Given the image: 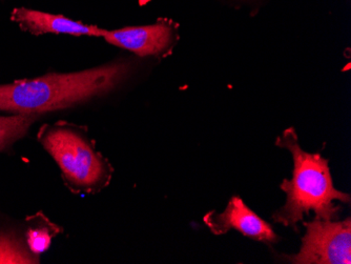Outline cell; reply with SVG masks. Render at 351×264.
<instances>
[{
	"label": "cell",
	"instance_id": "obj_1",
	"mask_svg": "<svg viewBox=\"0 0 351 264\" xmlns=\"http://www.w3.org/2000/svg\"><path fill=\"white\" fill-rule=\"evenodd\" d=\"M131 71L128 62H114L80 72L51 73L35 80L0 84V112L38 114L71 108L117 88Z\"/></svg>",
	"mask_w": 351,
	"mask_h": 264
},
{
	"label": "cell",
	"instance_id": "obj_2",
	"mask_svg": "<svg viewBox=\"0 0 351 264\" xmlns=\"http://www.w3.org/2000/svg\"><path fill=\"white\" fill-rule=\"evenodd\" d=\"M276 145L287 149L293 157L291 180H284L281 189L286 193V204L274 214L278 224L297 228L298 222L311 212L321 220L336 219L341 208L333 204L339 200L350 204V196L333 187L328 160L320 154H309L300 147L297 133L291 128L277 138Z\"/></svg>",
	"mask_w": 351,
	"mask_h": 264
},
{
	"label": "cell",
	"instance_id": "obj_3",
	"mask_svg": "<svg viewBox=\"0 0 351 264\" xmlns=\"http://www.w3.org/2000/svg\"><path fill=\"white\" fill-rule=\"evenodd\" d=\"M38 139L56 161L63 180L72 192L90 194L110 183V163L74 128L59 123L45 127L39 132Z\"/></svg>",
	"mask_w": 351,
	"mask_h": 264
},
{
	"label": "cell",
	"instance_id": "obj_4",
	"mask_svg": "<svg viewBox=\"0 0 351 264\" xmlns=\"http://www.w3.org/2000/svg\"><path fill=\"white\" fill-rule=\"evenodd\" d=\"M306 234L302 239L301 251L289 256L291 263L350 264L351 221H332L315 218L305 222Z\"/></svg>",
	"mask_w": 351,
	"mask_h": 264
},
{
	"label": "cell",
	"instance_id": "obj_5",
	"mask_svg": "<svg viewBox=\"0 0 351 264\" xmlns=\"http://www.w3.org/2000/svg\"><path fill=\"white\" fill-rule=\"evenodd\" d=\"M101 37L110 45L142 57L167 56L177 39L176 27L169 25V21H158L156 25L141 27H122L114 31L104 29Z\"/></svg>",
	"mask_w": 351,
	"mask_h": 264
},
{
	"label": "cell",
	"instance_id": "obj_6",
	"mask_svg": "<svg viewBox=\"0 0 351 264\" xmlns=\"http://www.w3.org/2000/svg\"><path fill=\"white\" fill-rule=\"evenodd\" d=\"M204 222L215 235L236 230L246 237L265 243H274L279 239L270 224L250 210L240 197H232L221 214L213 211L205 215Z\"/></svg>",
	"mask_w": 351,
	"mask_h": 264
},
{
	"label": "cell",
	"instance_id": "obj_7",
	"mask_svg": "<svg viewBox=\"0 0 351 264\" xmlns=\"http://www.w3.org/2000/svg\"><path fill=\"white\" fill-rule=\"evenodd\" d=\"M11 19L19 23L23 31L31 34H64L72 36L101 37L104 29L97 25H86L72 21L62 15L45 13L27 8H16L12 12Z\"/></svg>",
	"mask_w": 351,
	"mask_h": 264
},
{
	"label": "cell",
	"instance_id": "obj_8",
	"mask_svg": "<svg viewBox=\"0 0 351 264\" xmlns=\"http://www.w3.org/2000/svg\"><path fill=\"white\" fill-rule=\"evenodd\" d=\"M27 224L29 230L27 232V243L29 252L35 256L47 251L50 248L53 237L61 232L59 226L52 224L41 213L27 218Z\"/></svg>",
	"mask_w": 351,
	"mask_h": 264
},
{
	"label": "cell",
	"instance_id": "obj_9",
	"mask_svg": "<svg viewBox=\"0 0 351 264\" xmlns=\"http://www.w3.org/2000/svg\"><path fill=\"white\" fill-rule=\"evenodd\" d=\"M38 114L0 116V152L25 137L32 124L39 119Z\"/></svg>",
	"mask_w": 351,
	"mask_h": 264
},
{
	"label": "cell",
	"instance_id": "obj_10",
	"mask_svg": "<svg viewBox=\"0 0 351 264\" xmlns=\"http://www.w3.org/2000/svg\"><path fill=\"white\" fill-rule=\"evenodd\" d=\"M38 258L29 255L17 238L0 234V263H38Z\"/></svg>",
	"mask_w": 351,
	"mask_h": 264
}]
</instances>
